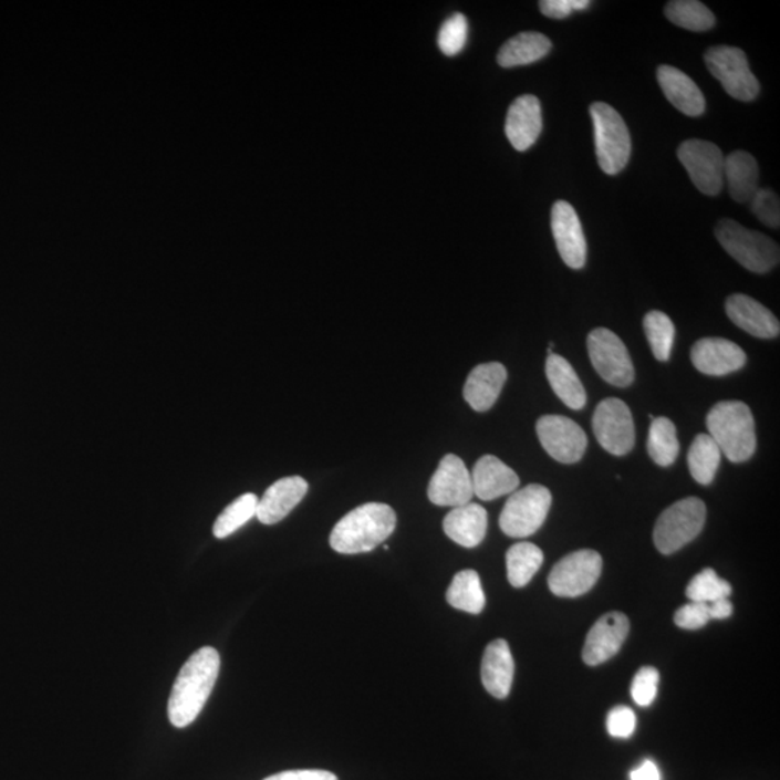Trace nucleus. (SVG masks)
I'll return each mask as SVG.
<instances>
[{"label": "nucleus", "mask_w": 780, "mask_h": 780, "mask_svg": "<svg viewBox=\"0 0 780 780\" xmlns=\"http://www.w3.org/2000/svg\"><path fill=\"white\" fill-rule=\"evenodd\" d=\"M220 664L219 652L205 646L183 665L168 699V717L175 728H186L200 716L219 678Z\"/></svg>", "instance_id": "1"}, {"label": "nucleus", "mask_w": 780, "mask_h": 780, "mask_svg": "<svg viewBox=\"0 0 780 780\" xmlns=\"http://www.w3.org/2000/svg\"><path fill=\"white\" fill-rule=\"evenodd\" d=\"M395 510L385 503H366L339 520L330 535V545L339 554L371 552L394 533Z\"/></svg>", "instance_id": "2"}, {"label": "nucleus", "mask_w": 780, "mask_h": 780, "mask_svg": "<svg viewBox=\"0 0 780 780\" xmlns=\"http://www.w3.org/2000/svg\"><path fill=\"white\" fill-rule=\"evenodd\" d=\"M708 435L731 462H745L756 451L755 418L749 405L722 401L707 415Z\"/></svg>", "instance_id": "3"}, {"label": "nucleus", "mask_w": 780, "mask_h": 780, "mask_svg": "<svg viewBox=\"0 0 780 780\" xmlns=\"http://www.w3.org/2000/svg\"><path fill=\"white\" fill-rule=\"evenodd\" d=\"M716 238L747 271L768 273L779 264V245L769 236L746 229L735 220H721L716 227Z\"/></svg>", "instance_id": "4"}, {"label": "nucleus", "mask_w": 780, "mask_h": 780, "mask_svg": "<svg viewBox=\"0 0 780 780\" xmlns=\"http://www.w3.org/2000/svg\"><path fill=\"white\" fill-rule=\"evenodd\" d=\"M590 115L600 168L609 175L622 173L631 159L632 139L621 113L607 103L595 102L591 104Z\"/></svg>", "instance_id": "5"}, {"label": "nucleus", "mask_w": 780, "mask_h": 780, "mask_svg": "<svg viewBox=\"0 0 780 780\" xmlns=\"http://www.w3.org/2000/svg\"><path fill=\"white\" fill-rule=\"evenodd\" d=\"M706 518L707 508L701 499L687 498L670 505L656 520V550L664 555L675 554L701 533Z\"/></svg>", "instance_id": "6"}, {"label": "nucleus", "mask_w": 780, "mask_h": 780, "mask_svg": "<svg viewBox=\"0 0 780 780\" xmlns=\"http://www.w3.org/2000/svg\"><path fill=\"white\" fill-rule=\"evenodd\" d=\"M551 505L552 495L545 486L529 485L513 491L500 514V529L510 538L531 537L545 522Z\"/></svg>", "instance_id": "7"}, {"label": "nucleus", "mask_w": 780, "mask_h": 780, "mask_svg": "<svg viewBox=\"0 0 780 780\" xmlns=\"http://www.w3.org/2000/svg\"><path fill=\"white\" fill-rule=\"evenodd\" d=\"M704 61L728 96L740 102H751L758 97L760 84L751 73L743 50L727 45L711 46L704 54Z\"/></svg>", "instance_id": "8"}, {"label": "nucleus", "mask_w": 780, "mask_h": 780, "mask_svg": "<svg viewBox=\"0 0 780 780\" xmlns=\"http://www.w3.org/2000/svg\"><path fill=\"white\" fill-rule=\"evenodd\" d=\"M602 571L603 558L597 551L571 552L557 562L548 576V585L558 597H580L594 587Z\"/></svg>", "instance_id": "9"}, {"label": "nucleus", "mask_w": 780, "mask_h": 780, "mask_svg": "<svg viewBox=\"0 0 780 780\" xmlns=\"http://www.w3.org/2000/svg\"><path fill=\"white\" fill-rule=\"evenodd\" d=\"M591 363L602 379L617 387L631 386L635 367L621 337L609 329H594L587 337Z\"/></svg>", "instance_id": "10"}, {"label": "nucleus", "mask_w": 780, "mask_h": 780, "mask_svg": "<svg viewBox=\"0 0 780 780\" xmlns=\"http://www.w3.org/2000/svg\"><path fill=\"white\" fill-rule=\"evenodd\" d=\"M593 431L600 446L613 456H626L635 447V423L631 408L621 399L600 402L593 415Z\"/></svg>", "instance_id": "11"}, {"label": "nucleus", "mask_w": 780, "mask_h": 780, "mask_svg": "<svg viewBox=\"0 0 780 780\" xmlns=\"http://www.w3.org/2000/svg\"><path fill=\"white\" fill-rule=\"evenodd\" d=\"M678 159L689 178L706 196H718L725 186V159L721 149L711 142L689 139L679 145Z\"/></svg>", "instance_id": "12"}, {"label": "nucleus", "mask_w": 780, "mask_h": 780, "mask_svg": "<svg viewBox=\"0 0 780 780\" xmlns=\"http://www.w3.org/2000/svg\"><path fill=\"white\" fill-rule=\"evenodd\" d=\"M537 434L543 450L562 465L579 462L587 450L584 429L566 416H542L537 423Z\"/></svg>", "instance_id": "13"}, {"label": "nucleus", "mask_w": 780, "mask_h": 780, "mask_svg": "<svg viewBox=\"0 0 780 780\" xmlns=\"http://www.w3.org/2000/svg\"><path fill=\"white\" fill-rule=\"evenodd\" d=\"M471 472L460 457L448 454L435 470L428 486V498L434 505L444 508H460L471 503Z\"/></svg>", "instance_id": "14"}, {"label": "nucleus", "mask_w": 780, "mask_h": 780, "mask_svg": "<svg viewBox=\"0 0 780 780\" xmlns=\"http://www.w3.org/2000/svg\"><path fill=\"white\" fill-rule=\"evenodd\" d=\"M551 229L558 252L571 269L584 268L587 262V240L575 208L566 201H555L551 210Z\"/></svg>", "instance_id": "15"}, {"label": "nucleus", "mask_w": 780, "mask_h": 780, "mask_svg": "<svg viewBox=\"0 0 780 780\" xmlns=\"http://www.w3.org/2000/svg\"><path fill=\"white\" fill-rule=\"evenodd\" d=\"M631 631V622L626 614L610 612L600 617L589 632L583 649V661L589 666L604 664L622 649L624 641Z\"/></svg>", "instance_id": "16"}, {"label": "nucleus", "mask_w": 780, "mask_h": 780, "mask_svg": "<svg viewBox=\"0 0 780 780\" xmlns=\"http://www.w3.org/2000/svg\"><path fill=\"white\" fill-rule=\"evenodd\" d=\"M691 362L707 376H726L745 367V350L730 340L707 337L698 340L691 349Z\"/></svg>", "instance_id": "17"}, {"label": "nucleus", "mask_w": 780, "mask_h": 780, "mask_svg": "<svg viewBox=\"0 0 780 780\" xmlns=\"http://www.w3.org/2000/svg\"><path fill=\"white\" fill-rule=\"evenodd\" d=\"M541 102L532 94H524L510 104L506 116L505 132L513 148L523 153L528 150L542 132Z\"/></svg>", "instance_id": "18"}, {"label": "nucleus", "mask_w": 780, "mask_h": 780, "mask_svg": "<svg viewBox=\"0 0 780 780\" xmlns=\"http://www.w3.org/2000/svg\"><path fill=\"white\" fill-rule=\"evenodd\" d=\"M726 312L728 319L737 327L758 339H777L780 324L773 312H770L755 298L745 294H732L727 298Z\"/></svg>", "instance_id": "19"}, {"label": "nucleus", "mask_w": 780, "mask_h": 780, "mask_svg": "<svg viewBox=\"0 0 780 780\" xmlns=\"http://www.w3.org/2000/svg\"><path fill=\"white\" fill-rule=\"evenodd\" d=\"M309 491V483L300 476L275 481L258 502L257 518L263 524H275L301 503Z\"/></svg>", "instance_id": "20"}, {"label": "nucleus", "mask_w": 780, "mask_h": 780, "mask_svg": "<svg viewBox=\"0 0 780 780\" xmlns=\"http://www.w3.org/2000/svg\"><path fill=\"white\" fill-rule=\"evenodd\" d=\"M472 491L480 500H495L518 490L520 480L509 466L495 456H483L471 472Z\"/></svg>", "instance_id": "21"}, {"label": "nucleus", "mask_w": 780, "mask_h": 780, "mask_svg": "<svg viewBox=\"0 0 780 780\" xmlns=\"http://www.w3.org/2000/svg\"><path fill=\"white\" fill-rule=\"evenodd\" d=\"M506 381H508V371L502 363L479 364L468 375L462 395L472 409L477 413H486L498 401Z\"/></svg>", "instance_id": "22"}, {"label": "nucleus", "mask_w": 780, "mask_h": 780, "mask_svg": "<svg viewBox=\"0 0 780 780\" xmlns=\"http://www.w3.org/2000/svg\"><path fill=\"white\" fill-rule=\"evenodd\" d=\"M656 77H658V83L665 97L680 113L697 117L706 112V97H704L701 90L689 75L673 67V65H661Z\"/></svg>", "instance_id": "23"}, {"label": "nucleus", "mask_w": 780, "mask_h": 780, "mask_svg": "<svg viewBox=\"0 0 780 780\" xmlns=\"http://www.w3.org/2000/svg\"><path fill=\"white\" fill-rule=\"evenodd\" d=\"M514 661L509 643L496 639L487 645L481 661V683L495 698L505 699L512 689Z\"/></svg>", "instance_id": "24"}, {"label": "nucleus", "mask_w": 780, "mask_h": 780, "mask_svg": "<svg viewBox=\"0 0 780 780\" xmlns=\"http://www.w3.org/2000/svg\"><path fill=\"white\" fill-rule=\"evenodd\" d=\"M444 532L458 545L465 548L480 545L487 532L486 509L477 503L454 508L444 519Z\"/></svg>", "instance_id": "25"}, {"label": "nucleus", "mask_w": 780, "mask_h": 780, "mask_svg": "<svg viewBox=\"0 0 780 780\" xmlns=\"http://www.w3.org/2000/svg\"><path fill=\"white\" fill-rule=\"evenodd\" d=\"M725 181L732 200L745 205L759 191V165L755 156L736 150L725 159Z\"/></svg>", "instance_id": "26"}, {"label": "nucleus", "mask_w": 780, "mask_h": 780, "mask_svg": "<svg viewBox=\"0 0 780 780\" xmlns=\"http://www.w3.org/2000/svg\"><path fill=\"white\" fill-rule=\"evenodd\" d=\"M551 49L550 38L541 32H520L517 37L505 42L502 49L499 50L498 63L503 69L533 64L550 54Z\"/></svg>", "instance_id": "27"}, {"label": "nucleus", "mask_w": 780, "mask_h": 780, "mask_svg": "<svg viewBox=\"0 0 780 780\" xmlns=\"http://www.w3.org/2000/svg\"><path fill=\"white\" fill-rule=\"evenodd\" d=\"M547 377L554 394L569 408L574 410L583 409L587 404V394L574 367L564 357L558 356L555 353H550L547 358Z\"/></svg>", "instance_id": "28"}, {"label": "nucleus", "mask_w": 780, "mask_h": 780, "mask_svg": "<svg viewBox=\"0 0 780 780\" xmlns=\"http://www.w3.org/2000/svg\"><path fill=\"white\" fill-rule=\"evenodd\" d=\"M447 602L461 612L480 614L486 606V595L480 575L475 570L457 572L447 590Z\"/></svg>", "instance_id": "29"}, {"label": "nucleus", "mask_w": 780, "mask_h": 780, "mask_svg": "<svg viewBox=\"0 0 780 780\" xmlns=\"http://www.w3.org/2000/svg\"><path fill=\"white\" fill-rule=\"evenodd\" d=\"M542 564L543 552L535 543H514L506 554V569H508L510 585H513L514 589L524 587L531 583Z\"/></svg>", "instance_id": "30"}, {"label": "nucleus", "mask_w": 780, "mask_h": 780, "mask_svg": "<svg viewBox=\"0 0 780 780\" xmlns=\"http://www.w3.org/2000/svg\"><path fill=\"white\" fill-rule=\"evenodd\" d=\"M721 451L708 434H698L688 453V467L699 485L713 483L721 462Z\"/></svg>", "instance_id": "31"}, {"label": "nucleus", "mask_w": 780, "mask_h": 780, "mask_svg": "<svg viewBox=\"0 0 780 780\" xmlns=\"http://www.w3.org/2000/svg\"><path fill=\"white\" fill-rule=\"evenodd\" d=\"M647 453L661 467L673 466L679 454V441L673 420L659 416L652 420L647 435Z\"/></svg>", "instance_id": "32"}, {"label": "nucleus", "mask_w": 780, "mask_h": 780, "mask_svg": "<svg viewBox=\"0 0 780 780\" xmlns=\"http://www.w3.org/2000/svg\"><path fill=\"white\" fill-rule=\"evenodd\" d=\"M665 17L676 27L694 32L708 31L716 25L714 13L697 0H673L666 3Z\"/></svg>", "instance_id": "33"}, {"label": "nucleus", "mask_w": 780, "mask_h": 780, "mask_svg": "<svg viewBox=\"0 0 780 780\" xmlns=\"http://www.w3.org/2000/svg\"><path fill=\"white\" fill-rule=\"evenodd\" d=\"M643 329L656 361L668 362L673 352L675 325L665 312L651 311L643 320Z\"/></svg>", "instance_id": "34"}, {"label": "nucleus", "mask_w": 780, "mask_h": 780, "mask_svg": "<svg viewBox=\"0 0 780 780\" xmlns=\"http://www.w3.org/2000/svg\"><path fill=\"white\" fill-rule=\"evenodd\" d=\"M258 496L246 493L236 499L233 503L227 506L220 517L217 518L212 533L217 539H225L231 533L239 531L250 519L257 517Z\"/></svg>", "instance_id": "35"}, {"label": "nucleus", "mask_w": 780, "mask_h": 780, "mask_svg": "<svg viewBox=\"0 0 780 780\" xmlns=\"http://www.w3.org/2000/svg\"><path fill=\"white\" fill-rule=\"evenodd\" d=\"M731 591V584L728 581L720 579L713 569H706L689 581L685 594L691 602L708 604L730 597Z\"/></svg>", "instance_id": "36"}, {"label": "nucleus", "mask_w": 780, "mask_h": 780, "mask_svg": "<svg viewBox=\"0 0 780 780\" xmlns=\"http://www.w3.org/2000/svg\"><path fill=\"white\" fill-rule=\"evenodd\" d=\"M468 22L462 13H454L443 23L438 34V46L443 54L454 56L460 54L467 44Z\"/></svg>", "instance_id": "37"}, {"label": "nucleus", "mask_w": 780, "mask_h": 780, "mask_svg": "<svg viewBox=\"0 0 780 780\" xmlns=\"http://www.w3.org/2000/svg\"><path fill=\"white\" fill-rule=\"evenodd\" d=\"M661 675L654 666H643L632 683L633 701L641 707H649L658 695Z\"/></svg>", "instance_id": "38"}, {"label": "nucleus", "mask_w": 780, "mask_h": 780, "mask_svg": "<svg viewBox=\"0 0 780 780\" xmlns=\"http://www.w3.org/2000/svg\"><path fill=\"white\" fill-rule=\"evenodd\" d=\"M751 211L758 217L760 223L770 227V229H779L780 226V201L778 194L763 188L755 194L751 198Z\"/></svg>", "instance_id": "39"}, {"label": "nucleus", "mask_w": 780, "mask_h": 780, "mask_svg": "<svg viewBox=\"0 0 780 780\" xmlns=\"http://www.w3.org/2000/svg\"><path fill=\"white\" fill-rule=\"evenodd\" d=\"M710 621L707 603L691 602L685 604V606L676 610L674 616L676 626L687 628V631H698V628L706 626Z\"/></svg>", "instance_id": "40"}, {"label": "nucleus", "mask_w": 780, "mask_h": 780, "mask_svg": "<svg viewBox=\"0 0 780 780\" xmlns=\"http://www.w3.org/2000/svg\"><path fill=\"white\" fill-rule=\"evenodd\" d=\"M636 716L632 708L618 706L614 707L607 716V731L610 736L617 739H627L636 730Z\"/></svg>", "instance_id": "41"}, {"label": "nucleus", "mask_w": 780, "mask_h": 780, "mask_svg": "<svg viewBox=\"0 0 780 780\" xmlns=\"http://www.w3.org/2000/svg\"><path fill=\"white\" fill-rule=\"evenodd\" d=\"M590 7L589 0H542L539 11L551 19H564L574 11H584Z\"/></svg>", "instance_id": "42"}, {"label": "nucleus", "mask_w": 780, "mask_h": 780, "mask_svg": "<svg viewBox=\"0 0 780 780\" xmlns=\"http://www.w3.org/2000/svg\"><path fill=\"white\" fill-rule=\"evenodd\" d=\"M263 780H339V778L334 773L327 772V770L304 769L288 770V772L272 774V777Z\"/></svg>", "instance_id": "43"}, {"label": "nucleus", "mask_w": 780, "mask_h": 780, "mask_svg": "<svg viewBox=\"0 0 780 780\" xmlns=\"http://www.w3.org/2000/svg\"><path fill=\"white\" fill-rule=\"evenodd\" d=\"M632 780H661V772L658 766H656L652 760H645L639 768L633 770L631 773Z\"/></svg>", "instance_id": "44"}, {"label": "nucleus", "mask_w": 780, "mask_h": 780, "mask_svg": "<svg viewBox=\"0 0 780 780\" xmlns=\"http://www.w3.org/2000/svg\"><path fill=\"white\" fill-rule=\"evenodd\" d=\"M708 614L710 618H716V621H725L732 614V604L728 599L716 600V602L708 603Z\"/></svg>", "instance_id": "45"}]
</instances>
